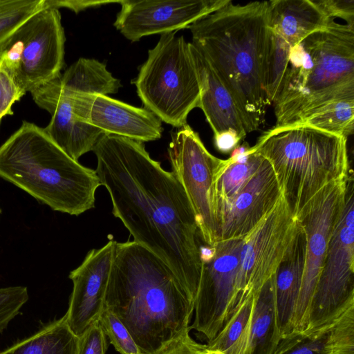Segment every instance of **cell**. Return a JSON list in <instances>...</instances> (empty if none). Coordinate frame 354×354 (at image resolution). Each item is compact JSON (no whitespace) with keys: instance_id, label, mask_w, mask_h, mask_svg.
Masks as SVG:
<instances>
[{"instance_id":"6da1fadb","label":"cell","mask_w":354,"mask_h":354,"mask_svg":"<svg viewBox=\"0 0 354 354\" xmlns=\"http://www.w3.org/2000/svg\"><path fill=\"white\" fill-rule=\"evenodd\" d=\"M93 151L114 216L133 241L171 270L195 301L203 266L201 236L181 184L151 158L142 142L103 133Z\"/></svg>"},{"instance_id":"7a4b0ae2","label":"cell","mask_w":354,"mask_h":354,"mask_svg":"<svg viewBox=\"0 0 354 354\" xmlns=\"http://www.w3.org/2000/svg\"><path fill=\"white\" fill-rule=\"evenodd\" d=\"M194 302L160 259L133 241L116 242L104 308L126 326L141 354H160L189 333Z\"/></svg>"},{"instance_id":"3957f363","label":"cell","mask_w":354,"mask_h":354,"mask_svg":"<svg viewBox=\"0 0 354 354\" xmlns=\"http://www.w3.org/2000/svg\"><path fill=\"white\" fill-rule=\"evenodd\" d=\"M234 99L249 133L265 122L270 106L263 86L268 25V1H230L187 27Z\"/></svg>"},{"instance_id":"277c9868","label":"cell","mask_w":354,"mask_h":354,"mask_svg":"<svg viewBox=\"0 0 354 354\" xmlns=\"http://www.w3.org/2000/svg\"><path fill=\"white\" fill-rule=\"evenodd\" d=\"M344 100H354V27L334 21L290 48L287 73L272 104L274 127L298 125Z\"/></svg>"},{"instance_id":"5b68a950","label":"cell","mask_w":354,"mask_h":354,"mask_svg":"<svg viewBox=\"0 0 354 354\" xmlns=\"http://www.w3.org/2000/svg\"><path fill=\"white\" fill-rule=\"evenodd\" d=\"M0 178L53 210L78 216L95 207L96 171L64 152L44 130L24 121L0 146Z\"/></svg>"},{"instance_id":"8992f818","label":"cell","mask_w":354,"mask_h":354,"mask_svg":"<svg viewBox=\"0 0 354 354\" xmlns=\"http://www.w3.org/2000/svg\"><path fill=\"white\" fill-rule=\"evenodd\" d=\"M250 149L271 164L295 216L325 185L349 174L347 138L309 126L273 127Z\"/></svg>"},{"instance_id":"52a82bcc","label":"cell","mask_w":354,"mask_h":354,"mask_svg":"<svg viewBox=\"0 0 354 354\" xmlns=\"http://www.w3.org/2000/svg\"><path fill=\"white\" fill-rule=\"evenodd\" d=\"M176 32L160 35L134 84L145 109L179 128L187 124L189 112L199 107L201 88L189 43Z\"/></svg>"},{"instance_id":"ba28073f","label":"cell","mask_w":354,"mask_h":354,"mask_svg":"<svg viewBox=\"0 0 354 354\" xmlns=\"http://www.w3.org/2000/svg\"><path fill=\"white\" fill-rule=\"evenodd\" d=\"M65 41L59 10L45 6L9 38L0 53V66L25 93H31L62 74Z\"/></svg>"},{"instance_id":"9c48e42d","label":"cell","mask_w":354,"mask_h":354,"mask_svg":"<svg viewBox=\"0 0 354 354\" xmlns=\"http://www.w3.org/2000/svg\"><path fill=\"white\" fill-rule=\"evenodd\" d=\"M299 221L281 194L273 208L243 239L236 277V299L256 297L277 272Z\"/></svg>"},{"instance_id":"30bf717a","label":"cell","mask_w":354,"mask_h":354,"mask_svg":"<svg viewBox=\"0 0 354 354\" xmlns=\"http://www.w3.org/2000/svg\"><path fill=\"white\" fill-rule=\"evenodd\" d=\"M167 153L171 172L191 205L201 239L212 246L217 242L213 179L221 159L206 149L198 133L187 124L171 133Z\"/></svg>"},{"instance_id":"8fae6325","label":"cell","mask_w":354,"mask_h":354,"mask_svg":"<svg viewBox=\"0 0 354 354\" xmlns=\"http://www.w3.org/2000/svg\"><path fill=\"white\" fill-rule=\"evenodd\" d=\"M349 178L325 185L296 215L306 236L304 274L295 312L297 322L313 301L330 239L345 205Z\"/></svg>"},{"instance_id":"7c38bea8","label":"cell","mask_w":354,"mask_h":354,"mask_svg":"<svg viewBox=\"0 0 354 354\" xmlns=\"http://www.w3.org/2000/svg\"><path fill=\"white\" fill-rule=\"evenodd\" d=\"M242 245L243 239H231L201 246L202 273L190 329L204 333L212 341L225 309L237 302L236 277Z\"/></svg>"},{"instance_id":"4fadbf2b","label":"cell","mask_w":354,"mask_h":354,"mask_svg":"<svg viewBox=\"0 0 354 354\" xmlns=\"http://www.w3.org/2000/svg\"><path fill=\"white\" fill-rule=\"evenodd\" d=\"M230 0H123L113 24L127 39L176 32L226 5Z\"/></svg>"},{"instance_id":"5bb4252c","label":"cell","mask_w":354,"mask_h":354,"mask_svg":"<svg viewBox=\"0 0 354 354\" xmlns=\"http://www.w3.org/2000/svg\"><path fill=\"white\" fill-rule=\"evenodd\" d=\"M52 82L68 98L78 119L100 129L104 133L142 142L160 138L162 121L149 110L107 95L69 93L60 88L55 80Z\"/></svg>"},{"instance_id":"9a60e30c","label":"cell","mask_w":354,"mask_h":354,"mask_svg":"<svg viewBox=\"0 0 354 354\" xmlns=\"http://www.w3.org/2000/svg\"><path fill=\"white\" fill-rule=\"evenodd\" d=\"M116 242L110 240L102 248L91 250L69 274L73 290L64 316L69 328L78 337L98 322L104 309Z\"/></svg>"},{"instance_id":"2e32d148","label":"cell","mask_w":354,"mask_h":354,"mask_svg":"<svg viewBox=\"0 0 354 354\" xmlns=\"http://www.w3.org/2000/svg\"><path fill=\"white\" fill-rule=\"evenodd\" d=\"M281 194L275 172L265 158L239 193L218 213L217 242L243 239L273 208Z\"/></svg>"},{"instance_id":"e0dca14e","label":"cell","mask_w":354,"mask_h":354,"mask_svg":"<svg viewBox=\"0 0 354 354\" xmlns=\"http://www.w3.org/2000/svg\"><path fill=\"white\" fill-rule=\"evenodd\" d=\"M354 268V198L350 176L345 205L330 239L313 301L330 307L352 292Z\"/></svg>"},{"instance_id":"ac0fdd59","label":"cell","mask_w":354,"mask_h":354,"mask_svg":"<svg viewBox=\"0 0 354 354\" xmlns=\"http://www.w3.org/2000/svg\"><path fill=\"white\" fill-rule=\"evenodd\" d=\"M30 93L36 104L51 115L44 130L57 145L75 160L93 151L104 132L78 119L68 98L52 82Z\"/></svg>"},{"instance_id":"d6986e66","label":"cell","mask_w":354,"mask_h":354,"mask_svg":"<svg viewBox=\"0 0 354 354\" xmlns=\"http://www.w3.org/2000/svg\"><path fill=\"white\" fill-rule=\"evenodd\" d=\"M189 48L201 88L199 108L214 135L232 131L243 139L247 131L232 94L205 56L192 43Z\"/></svg>"},{"instance_id":"ffe728a7","label":"cell","mask_w":354,"mask_h":354,"mask_svg":"<svg viewBox=\"0 0 354 354\" xmlns=\"http://www.w3.org/2000/svg\"><path fill=\"white\" fill-rule=\"evenodd\" d=\"M330 18L317 0L268 1V25L291 46L328 28Z\"/></svg>"},{"instance_id":"44dd1931","label":"cell","mask_w":354,"mask_h":354,"mask_svg":"<svg viewBox=\"0 0 354 354\" xmlns=\"http://www.w3.org/2000/svg\"><path fill=\"white\" fill-rule=\"evenodd\" d=\"M306 249V232L299 222L295 237L274 274L275 308L281 323L295 315L304 274Z\"/></svg>"},{"instance_id":"7402d4cb","label":"cell","mask_w":354,"mask_h":354,"mask_svg":"<svg viewBox=\"0 0 354 354\" xmlns=\"http://www.w3.org/2000/svg\"><path fill=\"white\" fill-rule=\"evenodd\" d=\"M264 160L248 145L236 147L228 159H221L213 179L216 223L219 211L239 193Z\"/></svg>"},{"instance_id":"603a6c76","label":"cell","mask_w":354,"mask_h":354,"mask_svg":"<svg viewBox=\"0 0 354 354\" xmlns=\"http://www.w3.org/2000/svg\"><path fill=\"white\" fill-rule=\"evenodd\" d=\"M55 80L60 88L72 94L108 96L122 86L104 63L88 58H80Z\"/></svg>"},{"instance_id":"cb8c5ba5","label":"cell","mask_w":354,"mask_h":354,"mask_svg":"<svg viewBox=\"0 0 354 354\" xmlns=\"http://www.w3.org/2000/svg\"><path fill=\"white\" fill-rule=\"evenodd\" d=\"M78 342L79 337L71 330L64 315L0 354H77Z\"/></svg>"},{"instance_id":"d4e9b609","label":"cell","mask_w":354,"mask_h":354,"mask_svg":"<svg viewBox=\"0 0 354 354\" xmlns=\"http://www.w3.org/2000/svg\"><path fill=\"white\" fill-rule=\"evenodd\" d=\"M291 46L268 27L263 59V86L267 100L272 105L277 99L287 73Z\"/></svg>"},{"instance_id":"484cf974","label":"cell","mask_w":354,"mask_h":354,"mask_svg":"<svg viewBox=\"0 0 354 354\" xmlns=\"http://www.w3.org/2000/svg\"><path fill=\"white\" fill-rule=\"evenodd\" d=\"M298 125L309 126L347 138L354 129V100L329 104Z\"/></svg>"},{"instance_id":"4316f807","label":"cell","mask_w":354,"mask_h":354,"mask_svg":"<svg viewBox=\"0 0 354 354\" xmlns=\"http://www.w3.org/2000/svg\"><path fill=\"white\" fill-rule=\"evenodd\" d=\"M275 309L274 275L258 292L249 322L247 352L251 351L266 338Z\"/></svg>"},{"instance_id":"83f0119b","label":"cell","mask_w":354,"mask_h":354,"mask_svg":"<svg viewBox=\"0 0 354 354\" xmlns=\"http://www.w3.org/2000/svg\"><path fill=\"white\" fill-rule=\"evenodd\" d=\"M44 8V0H0V53L15 30Z\"/></svg>"},{"instance_id":"f1b7e54d","label":"cell","mask_w":354,"mask_h":354,"mask_svg":"<svg viewBox=\"0 0 354 354\" xmlns=\"http://www.w3.org/2000/svg\"><path fill=\"white\" fill-rule=\"evenodd\" d=\"M255 298L248 297L239 304L240 308L232 315V320L219 335L206 346L207 350L230 354L249 324Z\"/></svg>"},{"instance_id":"f546056e","label":"cell","mask_w":354,"mask_h":354,"mask_svg":"<svg viewBox=\"0 0 354 354\" xmlns=\"http://www.w3.org/2000/svg\"><path fill=\"white\" fill-rule=\"evenodd\" d=\"M98 322L118 352L120 354H141L126 326L111 311L104 307Z\"/></svg>"},{"instance_id":"4dcf8cb0","label":"cell","mask_w":354,"mask_h":354,"mask_svg":"<svg viewBox=\"0 0 354 354\" xmlns=\"http://www.w3.org/2000/svg\"><path fill=\"white\" fill-rule=\"evenodd\" d=\"M29 298L27 287L22 286L0 288V333L20 313Z\"/></svg>"},{"instance_id":"1f68e13d","label":"cell","mask_w":354,"mask_h":354,"mask_svg":"<svg viewBox=\"0 0 354 354\" xmlns=\"http://www.w3.org/2000/svg\"><path fill=\"white\" fill-rule=\"evenodd\" d=\"M25 94L11 75L0 66V119L12 115L13 104Z\"/></svg>"},{"instance_id":"d6a6232c","label":"cell","mask_w":354,"mask_h":354,"mask_svg":"<svg viewBox=\"0 0 354 354\" xmlns=\"http://www.w3.org/2000/svg\"><path fill=\"white\" fill-rule=\"evenodd\" d=\"M107 348L106 336L97 322L79 337L77 354H105Z\"/></svg>"},{"instance_id":"836d02e7","label":"cell","mask_w":354,"mask_h":354,"mask_svg":"<svg viewBox=\"0 0 354 354\" xmlns=\"http://www.w3.org/2000/svg\"><path fill=\"white\" fill-rule=\"evenodd\" d=\"M332 19H343L346 24L354 27V0H317Z\"/></svg>"},{"instance_id":"e575fe53","label":"cell","mask_w":354,"mask_h":354,"mask_svg":"<svg viewBox=\"0 0 354 354\" xmlns=\"http://www.w3.org/2000/svg\"><path fill=\"white\" fill-rule=\"evenodd\" d=\"M160 354H207V349L206 346L195 342L187 333Z\"/></svg>"},{"instance_id":"d590c367","label":"cell","mask_w":354,"mask_h":354,"mask_svg":"<svg viewBox=\"0 0 354 354\" xmlns=\"http://www.w3.org/2000/svg\"><path fill=\"white\" fill-rule=\"evenodd\" d=\"M120 1H75V0H44L46 8L59 10L60 8H68L77 13L91 7H97L102 4L118 3Z\"/></svg>"},{"instance_id":"8d00e7d4","label":"cell","mask_w":354,"mask_h":354,"mask_svg":"<svg viewBox=\"0 0 354 354\" xmlns=\"http://www.w3.org/2000/svg\"><path fill=\"white\" fill-rule=\"evenodd\" d=\"M243 140L236 132L226 131L214 135V143L216 149L222 153H229L239 146Z\"/></svg>"},{"instance_id":"74e56055","label":"cell","mask_w":354,"mask_h":354,"mask_svg":"<svg viewBox=\"0 0 354 354\" xmlns=\"http://www.w3.org/2000/svg\"><path fill=\"white\" fill-rule=\"evenodd\" d=\"M290 354H314V349L309 346H302Z\"/></svg>"},{"instance_id":"f35d334b","label":"cell","mask_w":354,"mask_h":354,"mask_svg":"<svg viewBox=\"0 0 354 354\" xmlns=\"http://www.w3.org/2000/svg\"><path fill=\"white\" fill-rule=\"evenodd\" d=\"M207 354H221V353H218V352H214V351H209L207 350Z\"/></svg>"},{"instance_id":"ab89813d","label":"cell","mask_w":354,"mask_h":354,"mask_svg":"<svg viewBox=\"0 0 354 354\" xmlns=\"http://www.w3.org/2000/svg\"><path fill=\"white\" fill-rule=\"evenodd\" d=\"M1 209H0V214H1Z\"/></svg>"}]
</instances>
